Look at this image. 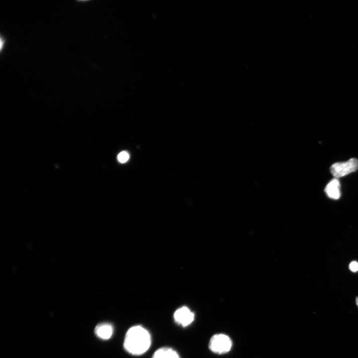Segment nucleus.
<instances>
[{"mask_svg": "<svg viewBox=\"0 0 358 358\" xmlns=\"http://www.w3.org/2000/svg\"><path fill=\"white\" fill-rule=\"evenodd\" d=\"M151 344V337L148 331L140 325H135L127 331L123 346L128 353L139 356L148 350Z\"/></svg>", "mask_w": 358, "mask_h": 358, "instance_id": "f257e3e1", "label": "nucleus"}, {"mask_svg": "<svg viewBox=\"0 0 358 358\" xmlns=\"http://www.w3.org/2000/svg\"><path fill=\"white\" fill-rule=\"evenodd\" d=\"M232 346L230 338L223 334H217L213 335L209 342V348L212 352L223 354L228 352Z\"/></svg>", "mask_w": 358, "mask_h": 358, "instance_id": "f03ea898", "label": "nucleus"}, {"mask_svg": "<svg viewBox=\"0 0 358 358\" xmlns=\"http://www.w3.org/2000/svg\"><path fill=\"white\" fill-rule=\"evenodd\" d=\"M358 169V160L352 158L347 162L333 164L330 167V171L334 177L338 178L355 172Z\"/></svg>", "mask_w": 358, "mask_h": 358, "instance_id": "7ed1b4c3", "label": "nucleus"}, {"mask_svg": "<svg viewBox=\"0 0 358 358\" xmlns=\"http://www.w3.org/2000/svg\"><path fill=\"white\" fill-rule=\"evenodd\" d=\"M174 319L178 325L186 327L193 321L194 314L187 307L182 306L175 312Z\"/></svg>", "mask_w": 358, "mask_h": 358, "instance_id": "20e7f679", "label": "nucleus"}, {"mask_svg": "<svg viewBox=\"0 0 358 358\" xmlns=\"http://www.w3.org/2000/svg\"><path fill=\"white\" fill-rule=\"evenodd\" d=\"M94 333L98 338L103 340H107L109 339L113 335V327L110 323H101L96 326Z\"/></svg>", "mask_w": 358, "mask_h": 358, "instance_id": "39448f33", "label": "nucleus"}, {"mask_svg": "<svg viewBox=\"0 0 358 358\" xmlns=\"http://www.w3.org/2000/svg\"><path fill=\"white\" fill-rule=\"evenodd\" d=\"M325 191L327 195L331 198L337 199L341 195L340 184L337 178L333 179L326 185Z\"/></svg>", "mask_w": 358, "mask_h": 358, "instance_id": "423d86ee", "label": "nucleus"}, {"mask_svg": "<svg viewBox=\"0 0 358 358\" xmlns=\"http://www.w3.org/2000/svg\"><path fill=\"white\" fill-rule=\"evenodd\" d=\"M152 358H180V357L172 348L162 347L154 353Z\"/></svg>", "mask_w": 358, "mask_h": 358, "instance_id": "0eeeda50", "label": "nucleus"}, {"mask_svg": "<svg viewBox=\"0 0 358 358\" xmlns=\"http://www.w3.org/2000/svg\"><path fill=\"white\" fill-rule=\"evenodd\" d=\"M129 156L128 153L125 151L120 152L117 156L118 161L121 163L126 162L129 159Z\"/></svg>", "mask_w": 358, "mask_h": 358, "instance_id": "6e6552de", "label": "nucleus"}, {"mask_svg": "<svg viewBox=\"0 0 358 358\" xmlns=\"http://www.w3.org/2000/svg\"><path fill=\"white\" fill-rule=\"evenodd\" d=\"M6 42V38L5 36L3 35L1 33L0 35V55H2Z\"/></svg>", "mask_w": 358, "mask_h": 358, "instance_id": "1a4fd4ad", "label": "nucleus"}, {"mask_svg": "<svg viewBox=\"0 0 358 358\" xmlns=\"http://www.w3.org/2000/svg\"><path fill=\"white\" fill-rule=\"evenodd\" d=\"M350 270L353 272H356L358 270V263L354 261L351 263L349 266Z\"/></svg>", "mask_w": 358, "mask_h": 358, "instance_id": "9d476101", "label": "nucleus"}]
</instances>
